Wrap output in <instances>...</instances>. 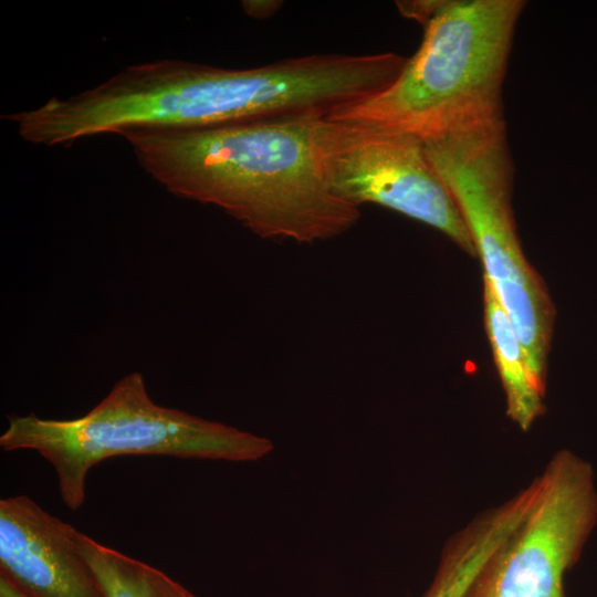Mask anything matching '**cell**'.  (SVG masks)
I'll use <instances>...</instances> for the list:
<instances>
[{"label": "cell", "instance_id": "obj_12", "mask_svg": "<svg viewBox=\"0 0 597 597\" xmlns=\"http://www.w3.org/2000/svg\"><path fill=\"white\" fill-rule=\"evenodd\" d=\"M440 1H397L402 15L426 24L437 10Z\"/></svg>", "mask_w": 597, "mask_h": 597}, {"label": "cell", "instance_id": "obj_5", "mask_svg": "<svg viewBox=\"0 0 597 597\" xmlns=\"http://www.w3.org/2000/svg\"><path fill=\"white\" fill-rule=\"evenodd\" d=\"M422 142L463 216L483 264L484 282L505 311L530 371L545 391L555 310L517 238L504 117L468 124Z\"/></svg>", "mask_w": 597, "mask_h": 597}, {"label": "cell", "instance_id": "obj_4", "mask_svg": "<svg viewBox=\"0 0 597 597\" xmlns=\"http://www.w3.org/2000/svg\"><path fill=\"white\" fill-rule=\"evenodd\" d=\"M0 447L43 457L54 469L63 503L73 511L85 502L88 471L112 457L251 462L274 449L265 437L156 404L138 371L118 379L97 405L74 419L9 415Z\"/></svg>", "mask_w": 597, "mask_h": 597}, {"label": "cell", "instance_id": "obj_10", "mask_svg": "<svg viewBox=\"0 0 597 597\" xmlns=\"http://www.w3.org/2000/svg\"><path fill=\"white\" fill-rule=\"evenodd\" d=\"M484 323L506 399V413L527 431L545 411V392L534 380L512 324L484 282Z\"/></svg>", "mask_w": 597, "mask_h": 597}, {"label": "cell", "instance_id": "obj_7", "mask_svg": "<svg viewBox=\"0 0 597 597\" xmlns=\"http://www.w3.org/2000/svg\"><path fill=\"white\" fill-rule=\"evenodd\" d=\"M315 148L324 179L341 198L400 212L476 255L463 216L420 138L324 117L316 122Z\"/></svg>", "mask_w": 597, "mask_h": 597}, {"label": "cell", "instance_id": "obj_2", "mask_svg": "<svg viewBox=\"0 0 597 597\" xmlns=\"http://www.w3.org/2000/svg\"><path fill=\"white\" fill-rule=\"evenodd\" d=\"M317 121L147 127L119 136L168 192L218 207L260 238L310 244L344 234L360 218L359 207L322 175Z\"/></svg>", "mask_w": 597, "mask_h": 597}, {"label": "cell", "instance_id": "obj_13", "mask_svg": "<svg viewBox=\"0 0 597 597\" xmlns=\"http://www.w3.org/2000/svg\"><path fill=\"white\" fill-rule=\"evenodd\" d=\"M244 12L255 19H266L274 14L283 4L279 0H245L242 1Z\"/></svg>", "mask_w": 597, "mask_h": 597}, {"label": "cell", "instance_id": "obj_3", "mask_svg": "<svg viewBox=\"0 0 597 597\" xmlns=\"http://www.w3.org/2000/svg\"><path fill=\"white\" fill-rule=\"evenodd\" d=\"M524 6L521 0H441L397 78L326 118L426 140L503 117L502 87Z\"/></svg>", "mask_w": 597, "mask_h": 597}, {"label": "cell", "instance_id": "obj_8", "mask_svg": "<svg viewBox=\"0 0 597 597\" xmlns=\"http://www.w3.org/2000/svg\"><path fill=\"white\" fill-rule=\"evenodd\" d=\"M78 532L27 495L0 500V576L27 597H105Z\"/></svg>", "mask_w": 597, "mask_h": 597}, {"label": "cell", "instance_id": "obj_1", "mask_svg": "<svg viewBox=\"0 0 597 597\" xmlns=\"http://www.w3.org/2000/svg\"><path fill=\"white\" fill-rule=\"evenodd\" d=\"M396 72L389 53L313 54L253 69L163 59L53 96L29 112L28 126L36 145L55 147L134 128L320 119L381 92Z\"/></svg>", "mask_w": 597, "mask_h": 597}, {"label": "cell", "instance_id": "obj_14", "mask_svg": "<svg viewBox=\"0 0 597 597\" xmlns=\"http://www.w3.org/2000/svg\"><path fill=\"white\" fill-rule=\"evenodd\" d=\"M0 597H27L14 588L6 578L0 576Z\"/></svg>", "mask_w": 597, "mask_h": 597}, {"label": "cell", "instance_id": "obj_11", "mask_svg": "<svg viewBox=\"0 0 597 597\" xmlns=\"http://www.w3.org/2000/svg\"><path fill=\"white\" fill-rule=\"evenodd\" d=\"M77 542L105 597H197L161 570L82 532Z\"/></svg>", "mask_w": 597, "mask_h": 597}, {"label": "cell", "instance_id": "obj_6", "mask_svg": "<svg viewBox=\"0 0 597 597\" xmlns=\"http://www.w3.org/2000/svg\"><path fill=\"white\" fill-rule=\"evenodd\" d=\"M537 479L533 505L464 597H566V574L597 524L595 473L588 461L562 449Z\"/></svg>", "mask_w": 597, "mask_h": 597}, {"label": "cell", "instance_id": "obj_9", "mask_svg": "<svg viewBox=\"0 0 597 597\" xmlns=\"http://www.w3.org/2000/svg\"><path fill=\"white\" fill-rule=\"evenodd\" d=\"M527 510L528 501L514 494L457 531L443 545L434 577L423 597H464L482 566Z\"/></svg>", "mask_w": 597, "mask_h": 597}]
</instances>
